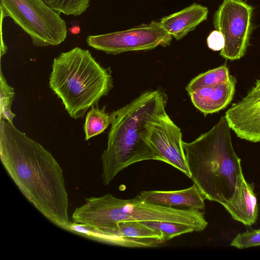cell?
<instances>
[{
    "label": "cell",
    "mask_w": 260,
    "mask_h": 260,
    "mask_svg": "<svg viewBox=\"0 0 260 260\" xmlns=\"http://www.w3.org/2000/svg\"><path fill=\"white\" fill-rule=\"evenodd\" d=\"M0 121V158L6 171L25 198L63 229L69 222V202L61 167L48 150L13 122Z\"/></svg>",
    "instance_id": "obj_1"
},
{
    "label": "cell",
    "mask_w": 260,
    "mask_h": 260,
    "mask_svg": "<svg viewBox=\"0 0 260 260\" xmlns=\"http://www.w3.org/2000/svg\"><path fill=\"white\" fill-rule=\"evenodd\" d=\"M158 90L147 91L111 114L107 147L101 156L102 179L109 185L122 170L135 163L158 158L142 136L146 124L167 114Z\"/></svg>",
    "instance_id": "obj_2"
},
{
    "label": "cell",
    "mask_w": 260,
    "mask_h": 260,
    "mask_svg": "<svg viewBox=\"0 0 260 260\" xmlns=\"http://www.w3.org/2000/svg\"><path fill=\"white\" fill-rule=\"evenodd\" d=\"M225 116L190 142L183 141L190 179L205 199L223 205L233 197L243 175Z\"/></svg>",
    "instance_id": "obj_3"
},
{
    "label": "cell",
    "mask_w": 260,
    "mask_h": 260,
    "mask_svg": "<svg viewBox=\"0 0 260 260\" xmlns=\"http://www.w3.org/2000/svg\"><path fill=\"white\" fill-rule=\"evenodd\" d=\"M49 86L72 118L83 117L112 87L109 68L101 66L88 50L76 47L55 58Z\"/></svg>",
    "instance_id": "obj_4"
},
{
    "label": "cell",
    "mask_w": 260,
    "mask_h": 260,
    "mask_svg": "<svg viewBox=\"0 0 260 260\" xmlns=\"http://www.w3.org/2000/svg\"><path fill=\"white\" fill-rule=\"evenodd\" d=\"M202 210L178 209L150 204L140 194L131 199L117 198L110 193L86 198L82 206L76 207L73 222L86 225L105 233L117 223L130 221H167L182 223L204 230L208 225Z\"/></svg>",
    "instance_id": "obj_5"
},
{
    "label": "cell",
    "mask_w": 260,
    "mask_h": 260,
    "mask_svg": "<svg viewBox=\"0 0 260 260\" xmlns=\"http://www.w3.org/2000/svg\"><path fill=\"white\" fill-rule=\"evenodd\" d=\"M1 10L29 36L36 46L57 45L67 37L66 22L43 0H1Z\"/></svg>",
    "instance_id": "obj_6"
},
{
    "label": "cell",
    "mask_w": 260,
    "mask_h": 260,
    "mask_svg": "<svg viewBox=\"0 0 260 260\" xmlns=\"http://www.w3.org/2000/svg\"><path fill=\"white\" fill-rule=\"evenodd\" d=\"M253 8L244 0H223L213 17V24L223 35L225 45L220 55L230 60L245 54L252 30Z\"/></svg>",
    "instance_id": "obj_7"
},
{
    "label": "cell",
    "mask_w": 260,
    "mask_h": 260,
    "mask_svg": "<svg viewBox=\"0 0 260 260\" xmlns=\"http://www.w3.org/2000/svg\"><path fill=\"white\" fill-rule=\"evenodd\" d=\"M173 37L153 21L129 29L106 34L89 36L86 41L92 48L107 54L147 50L158 46L169 45Z\"/></svg>",
    "instance_id": "obj_8"
},
{
    "label": "cell",
    "mask_w": 260,
    "mask_h": 260,
    "mask_svg": "<svg viewBox=\"0 0 260 260\" xmlns=\"http://www.w3.org/2000/svg\"><path fill=\"white\" fill-rule=\"evenodd\" d=\"M142 136L149 143L158 160L171 165L190 179L181 131L168 114L148 122Z\"/></svg>",
    "instance_id": "obj_9"
},
{
    "label": "cell",
    "mask_w": 260,
    "mask_h": 260,
    "mask_svg": "<svg viewBox=\"0 0 260 260\" xmlns=\"http://www.w3.org/2000/svg\"><path fill=\"white\" fill-rule=\"evenodd\" d=\"M224 116L231 129L239 138L254 143L260 142V79Z\"/></svg>",
    "instance_id": "obj_10"
},
{
    "label": "cell",
    "mask_w": 260,
    "mask_h": 260,
    "mask_svg": "<svg viewBox=\"0 0 260 260\" xmlns=\"http://www.w3.org/2000/svg\"><path fill=\"white\" fill-rule=\"evenodd\" d=\"M140 195L148 203L164 207L199 210L205 207V199L194 183L185 189L142 191Z\"/></svg>",
    "instance_id": "obj_11"
},
{
    "label": "cell",
    "mask_w": 260,
    "mask_h": 260,
    "mask_svg": "<svg viewBox=\"0 0 260 260\" xmlns=\"http://www.w3.org/2000/svg\"><path fill=\"white\" fill-rule=\"evenodd\" d=\"M236 79L233 75L225 82L215 86L196 89L189 93L194 107L205 115L224 109L232 101Z\"/></svg>",
    "instance_id": "obj_12"
},
{
    "label": "cell",
    "mask_w": 260,
    "mask_h": 260,
    "mask_svg": "<svg viewBox=\"0 0 260 260\" xmlns=\"http://www.w3.org/2000/svg\"><path fill=\"white\" fill-rule=\"evenodd\" d=\"M222 205L234 219L245 225L253 224L258 214V204L254 192L253 184L247 182L244 175L240 176L233 197Z\"/></svg>",
    "instance_id": "obj_13"
},
{
    "label": "cell",
    "mask_w": 260,
    "mask_h": 260,
    "mask_svg": "<svg viewBox=\"0 0 260 260\" xmlns=\"http://www.w3.org/2000/svg\"><path fill=\"white\" fill-rule=\"evenodd\" d=\"M208 9L194 3L183 10L162 18L161 25L170 35L179 40L194 30L208 17Z\"/></svg>",
    "instance_id": "obj_14"
},
{
    "label": "cell",
    "mask_w": 260,
    "mask_h": 260,
    "mask_svg": "<svg viewBox=\"0 0 260 260\" xmlns=\"http://www.w3.org/2000/svg\"><path fill=\"white\" fill-rule=\"evenodd\" d=\"M105 110V106L101 109L98 105L91 107L84 125L85 141L102 133L111 124V115Z\"/></svg>",
    "instance_id": "obj_15"
},
{
    "label": "cell",
    "mask_w": 260,
    "mask_h": 260,
    "mask_svg": "<svg viewBox=\"0 0 260 260\" xmlns=\"http://www.w3.org/2000/svg\"><path fill=\"white\" fill-rule=\"evenodd\" d=\"M230 77L229 68L225 63L199 74L190 81L185 89L189 93L199 88L215 86L225 82Z\"/></svg>",
    "instance_id": "obj_16"
},
{
    "label": "cell",
    "mask_w": 260,
    "mask_h": 260,
    "mask_svg": "<svg viewBox=\"0 0 260 260\" xmlns=\"http://www.w3.org/2000/svg\"><path fill=\"white\" fill-rule=\"evenodd\" d=\"M142 222L159 232L164 243L181 235L196 232L192 226L182 223L167 221H144Z\"/></svg>",
    "instance_id": "obj_17"
},
{
    "label": "cell",
    "mask_w": 260,
    "mask_h": 260,
    "mask_svg": "<svg viewBox=\"0 0 260 260\" xmlns=\"http://www.w3.org/2000/svg\"><path fill=\"white\" fill-rule=\"evenodd\" d=\"M50 8L67 15L77 16L88 9L90 0H43Z\"/></svg>",
    "instance_id": "obj_18"
},
{
    "label": "cell",
    "mask_w": 260,
    "mask_h": 260,
    "mask_svg": "<svg viewBox=\"0 0 260 260\" xmlns=\"http://www.w3.org/2000/svg\"><path fill=\"white\" fill-rule=\"evenodd\" d=\"M14 88L11 87L3 76L2 69L0 73V116L13 122L16 116L11 111V106L15 97Z\"/></svg>",
    "instance_id": "obj_19"
},
{
    "label": "cell",
    "mask_w": 260,
    "mask_h": 260,
    "mask_svg": "<svg viewBox=\"0 0 260 260\" xmlns=\"http://www.w3.org/2000/svg\"><path fill=\"white\" fill-rule=\"evenodd\" d=\"M231 245L238 249L260 245V229L238 234L232 241Z\"/></svg>",
    "instance_id": "obj_20"
},
{
    "label": "cell",
    "mask_w": 260,
    "mask_h": 260,
    "mask_svg": "<svg viewBox=\"0 0 260 260\" xmlns=\"http://www.w3.org/2000/svg\"><path fill=\"white\" fill-rule=\"evenodd\" d=\"M207 43L209 49L214 51H221L225 45L224 38L218 30L212 31L207 39Z\"/></svg>",
    "instance_id": "obj_21"
}]
</instances>
